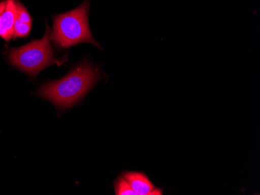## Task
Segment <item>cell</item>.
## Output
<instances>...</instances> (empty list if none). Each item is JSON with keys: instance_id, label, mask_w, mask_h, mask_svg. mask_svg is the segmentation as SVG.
<instances>
[{"instance_id": "cell-1", "label": "cell", "mask_w": 260, "mask_h": 195, "mask_svg": "<svg viewBox=\"0 0 260 195\" xmlns=\"http://www.w3.org/2000/svg\"><path fill=\"white\" fill-rule=\"evenodd\" d=\"M100 78L99 69L82 62L60 80L47 83L39 90L41 97L59 108L72 107L80 101Z\"/></svg>"}, {"instance_id": "cell-2", "label": "cell", "mask_w": 260, "mask_h": 195, "mask_svg": "<svg viewBox=\"0 0 260 195\" xmlns=\"http://www.w3.org/2000/svg\"><path fill=\"white\" fill-rule=\"evenodd\" d=\"M90 3L84 0L78 7L54 17L53 30L50 38L59 47H71L80 43H89L102 49L93 38L88 23Z\"/></svg>"}, {"instance_id": "cell-3", "label": "cell", "mask_w": 260, "mask_h": 195, "mask_svg": "<svg viewBox=\"0 0 260 195\" xmlns=\"http://www.w3.org/2000/svg\"><path fill=\"white\" fill-rule=\"evenodd\" d=\"M9 61L12 65L32 76L53 64H63L54 58L50 45V27L47 24L45 35L41 40H34L21 47L10 49Z\"/></svg>"}, {"instance_id": "cell-4", "label": "cell", "mask_w": 260, "mask_h": 195, "mask_svg": "<svg viewBox=\"0 0 260 195\" xmlns=\"http://www.w3.org/2000/svg\"><path fill=\"white\" fill-rule=\"evenodd\" d=\"M17 14V0H4L0 3V37L6 42L13 38Z\"/></svg>"}, {"instance_id": "cell-5", "label": "cell", "mask_w": 260, "mask_h": 195, "mask_svg": "<svg viewBox=\"0 0 260 195\" xmlns=\"http://www.w3.org/2000/svg\"><path fill=\"white\" fill-rule=\"evenodd\" d=\"M122 177L126 180L136 195H161L163 190L153 185L150 179L141 172H125Z\"/></svg>"}, {"instance_id": "cell-6", "label": "cell", "mask_w": 260, "mask_h": 195, "mask_svg": "<svg viewBox=\"0 0 260 195\" xmlns=\"http://www.w3.org/2000/svg\"><path fill=\"white\" fill-rule=\"evenodd\" d=\"M32 24H26L16 18L14 26V35L13 38L17 37H25L28 36L31 30Z\"/></svg>"}, {"instance_id": "cell-7", "label": "cell", "mask_w": 260, "mask_h": 195, "mask_svg": "<svg viewBox=\"0 0 260 195\" xmlns=\"http://www.w3.org/2000/svg\"><path fill=\"white\" fill-rule=\"evenodd\" d=\"M115 192L116 195H136L128 182L122 176L115 183Z\"/></svg>"}, {"instance_id": "cell-8", "label": "cell", "mask_w": 260, "mask_h": 195, "mask_svg": "<svg viewBox=\"0 0 260 195\" xmlns=\"http://www.w3.org/2000/svg\"><path fill=\"white\" fill-rule=\"evenodd\" d=\"M16 18L26 24H32V18L29 14L27 9L23 7L21 4L17 1V14Z\"/></svg>"}]
</instances>
